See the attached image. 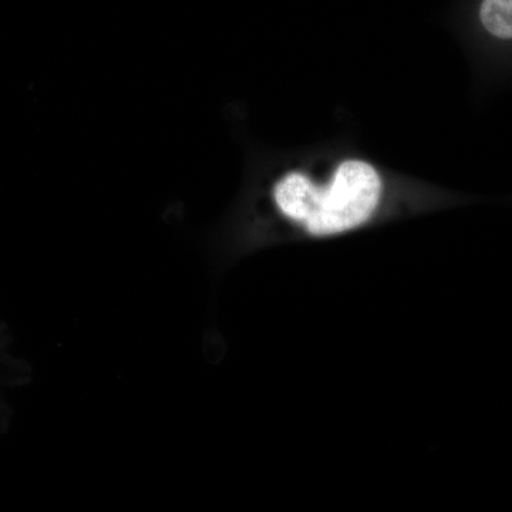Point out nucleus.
<instances>
[{"mask_svg": "<svg viewBox=\"0 0 512 512\" xmlns=\"http://www.w3.org/2000/svg\"><path fill=\"white\" fill-rule=\"evenodd\" d=\"M382 181L372 165L350 160L339 165L328 187L292 171L272 185L276 210L315 237L342 234L365 224L379 205Z\"/></svg>", "mask_w": 512, "mask_h": 512, "instance_id": "obj_1", "label": "nucleus"}, {"mask_svg": "<svg viewBox=\"0 0 512 512\" xmlns=\"http://www.w3.org/2000/svg\"><path fill=\"white\" fill-rule=\"evenodd\" d=\"M480 18L491 35L512 39V0H484Z\"/></svg>", "mask_w": 512, "mask_h": 512, "instance_id": "obj_2", "label": "nucleus"}]
</instances>
